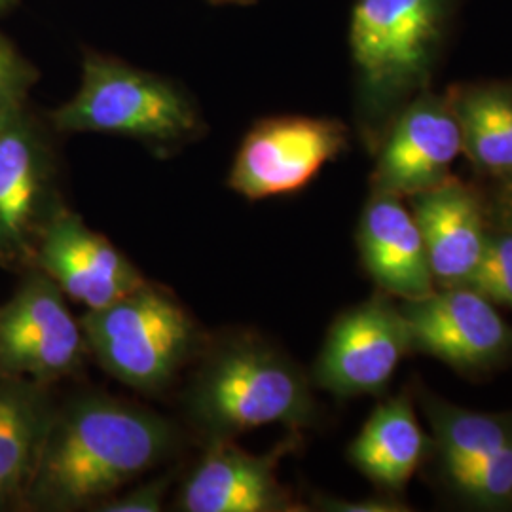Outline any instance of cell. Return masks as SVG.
Returning a JSON list of instances; mask_svg holds the SVG:
<instances>
[{"mask_svg": "<svg viewBox=\"0 0 512 512\" xmlns=\"http://www.w3.org/2000/svg\"><path fill=\"white\" fill-rule=\"evenodd\" d=\"M177 429L156 412L105 395H86L54 414L27 494L55 509L99 505L160 465Z\"/></svg>", "mask_w": 512, "mask_h": 512, "instance_id": "cell-1", "label": "cell"}, {"mask_svg": "<svg viewBox=\"0 0 512 512\" xmlns=\"http://www.w3.org/2000/svg\"><path fill=\"white\" fill-rule=\"evenodd\" d=\"M446 99L458 120L463 152L476 169L512 175V84H461Z\"/></svg>", "mask_w": 512, "mask_h": 512, "instance_id": "cell-18", "label": "cell"}, {"mask_svg": "<svg viewBox=\"0 0 512 512\" xmlns=\"http://www.w3.org/2000/svg\"><path fill=\"white\" fill-rule=\"evenodd\" d=\"M465 287L512 310V228L488 234L482 258Z\"/></svg>", "mask_w": 512, "mask_h": 512, "instance_id": "cell-21", "label": "cell"}, {"mask_svg": "<svg viewBox=\"0 0 512 512\" xmlns=\"http://www.w3.org/2000/svg\"><path fill=\"white\" fill-rule=\"evenodd\" d=\"M410 200L435 283L440 287L467 285L488 239L475 190L448 179Z\"/></svg>", "mask_w": 512, "mask_h": 512, "instance_id": "cell-14", "label": "cell"}, {"mask_svg": "<svg viewBox=\"0 0 512 512\" xmlns=\"http://www.w3.org/2000/svg\"><path fill=\"white\" fill-rule=\"evenodd\" d=\"M186 404L209 442L274 423L306 427L315 416L306 376L258 340H236L213 351L194 376Z\"/></svg>", "mask_w": 512, "mask_h": 512, "instance_id": "cell-3", "label": "cell"}, {"mask_svg": "<svg viewBox=\"0 0 512 512\" xmlns=\"http://www.w3.org/2000/svg\"><path fill=\"white\" fill-rule=\"evenodd\" d=\"M372 192L412 198L452 179L463 152L456 114L446 95L425 90L404 107L378 145Z\"/></svg>", "mask_w": 512, "mask_h": 512, "instance_id": "cell-9", "label": "cell"}, {"mask_svg": "<svg viewBox=\"0 0 512 512\" xmlns=\"http://www.w3.org/2000/svg\"><path fill=\"white\" fill-rule=\"evenodd\" d=\"M323 509L338 512H404L408 507L395 499L385 497H368V499H357V501H346V499H323Z\"/></svg>", "mask_w": 512, "mask_h": 512, "instance_id": "cell-24", "label": "cell"}, {"mask_svg": "<svg viewBox=\"0 0 512 512\" xmlns=\"http://www.w3.org/2000/svg\"><path fill=\"white\" fill-rule=\"evenodd\" d=\"M429 439L412 401L401 395L378 404L361 433L351 440L348 458L366 478L391 492H401L418 471Z\"/></svg>", "mask_w": 512, "mask_h": 512, "instance_id": "cell-16", "label": "cell"}, {"mask_svg": "<svg viewBox=\"0 0 512 512\" xmlns=\"http://www.w3.org/2000/svg\"><path fill=\"white\" fill-rule=\"evenodd\" d=\"M412 351L458 370H484L512 348V330L494 302L471 287H444L418 300H404Z\"/></svg>", "mask_w": 512, "mask_h": 512, "instance_id": "cell-10", "label": "cell"}, {"mask_svg": "<svg viewBox=\"0 0 512 512\" xmlns=\"http://www.w3.org/2000/svg\"><path fill=\"white\" fill-rule=\"evenodd\" d=\"M88 349L103 368L143 393L162 391L198 344L192 317L169 294L145 285L80 319Z\"/></svg>", "mask_w": 512, "mask_h": 512, "instance_id": "cell-5", "label": "cell"}, {"mask_svg": "<svg viewBox=\"0 0 512 512\" xmlns=\"http://www.w3.org/2000/svg\"><path fill=\"white\" fill-rule=\"evenodd\" d=\"M456 0H357L349 52L366 141L378 148L395 116L431 78L450 35Z\"/></svg>", "mask_w": 512, "mask_h": 512, "instance_id": "cell-2", "label": "cell"}, {"mask_svg": "<svg viewBox=\"0 0 512 512\" xmlns=\"http://www.w3.org/2000/svg\"><path fill=\"white\" fill-rule=\"evenodd\" d=\"M90 353L65 294L37 270L0 310V374L50 384L73 374Z\"/></svg>", "mask_w": 512, "mask_h": 512, "instance_id": "cell-7", "label": "cell"}, {"mask_svg": "<svg viewBox=\"0 0 512 512\" xmlns=\"http://www.w3.org/2000/svg\"><path fill=\"white\" fill-rule=\"evenodd\" d=\"M410 351L403 310L385 294H376L332 323L313 368V380L340 399L376 395L391 382Z\"/></svg>", "mask_w": 512, "mask_h": 512, "instance_id": "cell-8", "label": "cell"}, {"mask_svg": "<svg viewBox=\"0 0 512 512\" xmlns=\"http://www.w3.org/2000/svg\"><path fill=\"white\" fill-rule=\"evenodd\" d=\"M14 116H16V114H14ZM8 120H10V118H6V120H0V129H2V126H4Z\"/></svg>", "mask_w": 512, "mask_h": 512, "instance_id": "cell-28", "label": "cell"}, {"mask_svg": "<svg viewBox=\"0 0 512 512\" xmlns=\"http://www.w3.org/2000/svg\"><path fill=\"white\" fill-rule=\"evenodd\" d=\"M10 2H12V0H0V10H2V8H6Z\"/></svg>", "mask_w": 512, "mask_h": 512, "instance_id": "cell-27", "label": "cell"}, {"mask_svg": "<svg viewBox=\"0 0 512 512\" xmlns=\"http://www.w3.org/2000/svg\"><path fill=\"white\" fill-rule=\"evenodd\" d=\"M423 410L439 446L442 463L492 454L512 444V416L486 414L425 397Z\"/></svg>", "mask_w": 512, "mask_h": 512, "instance_id": "cell-19", "label": "cell"}, {"mask_svg": "<svg viewBox=\"0 0 512 512\" xmlns=\"http://www.w3.org/2000/svg\"><path fill=\"white\" fill-rule=\"evenodd\" d=\"M452 486L480 507L512 505V444L478 458L442 463Z\"/></svg>", "mask_w": 512, "mask_h": 512, "instance_id": "cell-20", "label": "cell"}, {"mask_svg": "<svg viewBox=\"0 0 512 512\" xmlns=\"http://www.w3.org/2000/svg\"><path fill=\"white\" fill-rule=\"evenodd\" d=\"M495 202H497V213L501 217L503 226L512 228V175L503 177Z\"/></svg>", "mask_w": 512, "mask_h": 512, "instance_id": "cell-25", "label": "cell"}, {"mask_svg": "<svg viewBox=\"0 0 512 512\" xmlns=\"http://www.w3.org/2000/svg\"><path fill=\"white\" fill-rule=\"evenodd\" d=\"M35 80V69L0 35V120L21 112L23 99Z\"/></svg>", "mask_w": 512, "mask_h": 512, "instance_id": "cell-22", "label": "cell"}, {"mask_svg": "<svg viewBox=\"0 0 512 512\" xmlns=\"http://www.w3.org/2000/svg\"><path fill=\"white\" fill-rule=\"evenodd\" d=\"M213 4H219V6H241V4H251L255 0H209Z\"/></svg>", "mask_w": 512, "mask_h": 512, "instance_id": "cell-26", "label": "cell"}, {"mask_svg": "<svg viewBox=\"0 0 512 512\" xmlns=\"http://www.w3.org/2000/svg\"><path fill=\"white\" fill-rule=\"evenodd\" d=\"M357 245L366 272L385 294L418 300L435 291L420 226L403 198L372 192L359 220Z\"/></svg>", "mask_w": 512, "mask_h": 512, "instance_id": "cell-13", "label": "cell"}, {"mask_svg": "<svg viewBox=\"0 0 512 512\" xmlns=\"http://www.w3.org/2000/svg\"><path fill=\"white\" fill-rule=\"evenodd\" d=\"M33 256L61 293L88 310H101L148 285L109 239L67 209L42 224Z\"/></svg>", "mask_w": 512, "mask_h": 512, "instance_id": "cell-11", "label": "cell"}, {"mask_svg": "<svg viewBox=\"0 0 512 512\" xmlns=\"http://www.w3.org/2000/svg\"><path fill=\"white\" fill-rule=\"evenodd\" d=\"M44 188V154L18 112L0 129V262L35 253Z\"/></svg>", "mask_w": 512, "mask_h": 512, "instance_id": "cell-15", "label": "cell"}, {"mask_svg": "<svg viewBox=\"0 0 512 512\" xmlns=\"http://www.w3.org/2000/svg\"><path fill=\"white\" fill-rule=\"evenodd\" d=\"M277 454L255 456L232 440H213L200 463L184 480L179 511H289L291 501L281 488L275 465Z\"/></svg>", "mask_w": 512, "mask_h": 512, "instance_id": "cell-12", "label": "cell"}, {"mask_svg": "<svg viewBox=\"0 0 512 512\" xmlns=\"http://www.w3.org/2000/svg\"><path fill=\"white\" fill-rule=\"evenodd\" d=\"M52 122L65 133H109L156 145L186 141L202 126L175 84L99 54L84 57L80 86L54 110Z\"/></svg>", "mask_w": 512, "mask_h": 512, "instance_id": "cell-4", "label": "cell"}, {"mask_svg": "<svg viewBox=\"0 0 512 512\" xmlns=\"http://www.w3.org/2000/svg\"><path fill=\"white\" fill-rule=\"evenodd\" d=\"M169 478H156L128 494L109 497L95 509L101 512H160L164 509Z\"/></svg>", "mask_w": 512, "mask_h": 512, "instance_id": "cell-23", "label": "cell"}, {"mask_svg": "<svg viewBox=\"0 0 512 512\" xmlns=\"http://www.w3.org/2000/svg\"><path fill=\"white\" fill-rule=\"evenodd\" d=\"M52 420L38 384L0 374V507L29 490Z\"/></svg>", "mask_w": 512, "mask_h": 512, "instance_id": "cell-17", "label": "cell"}, {"mask_svg": "<svg viewBox=\"0 0 512 512\" xmlns=\"http://www.w3.org/2000/svg\"><path fill=\"white\" fill-rule=\"evenodd\" d=\"M348 141V128L332 118L262 120L241 141L228 186L251 202L294 194L336 160Z\"/></svg>", "mask_w": 512, "mask_h": 512, "instance_id": "cell-6", "label": "cell"}]
</instances>
